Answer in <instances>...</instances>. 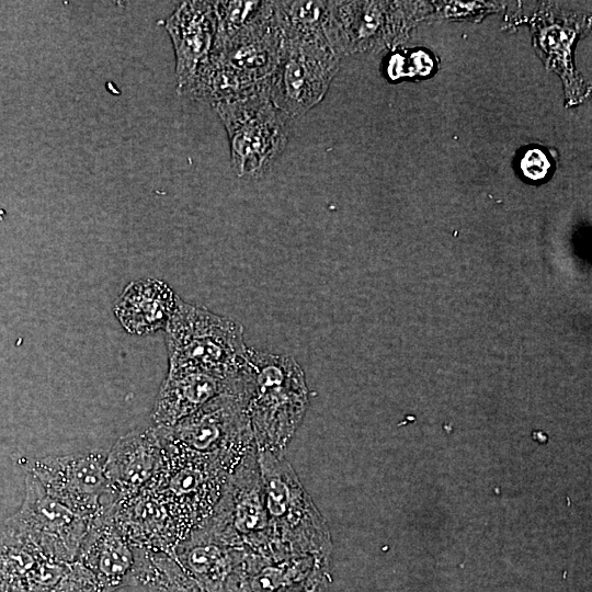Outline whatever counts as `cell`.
<instances>
[{
    "instance_id": "cell-9",
    "label": "cell",
    "mask_w": 592,
    "mask_h": 592,
    "mask_svg": "<svg viewBox=\"0 0 592 592\" xmlns=\"http://www.w3.org/2000/svg\"><path fill=\"white\" fill-rule=\"evenodd\" d=\"M106 458L103 451L46 456L30 463L27 471L50 497L92 517L116 503L110 489Z\"/></svg>"
},
{
    "instance_id": "cell-23",
    "label": "cell",
    "mask_w": 592,
    "mask_h": 592,
    "mask_svg": "<svg viewBox=\"0 0 592 592\" xmlns=\"http://www.w3.org/2000/svg\"><path fill=\"white\" fill-rule=\"evenodd\" d=\"M331 583V574H327L319 582L307 589L305 592H328Z\"/></svg>"
},
{
    "instance_id": "cell-6",
    "label": "cell",
    "mask_w": 592,
    "mask_h": 592,
    "mask_svg": "<svg viewBox=\"0 0 592 592\" xmlns=\"http://www.w3.org/2000/svg\"><path fill=\"white\" fill-rule=\"evenodd\" d=\"M203 523L226 543L270 561H280L269 515L257 449L229 474L212 513Z\"/></svg>"
},
{
    "instance_id": "cell-20",
    "label": "cell",
    "mask_w": 592,
    "mask_h": 592,
    "mask_svg": "<svg viewBox=\"0 0 592 592\" xmlns=\"http://www.w3.org/2000/svg\"><path fill=\"white\" fill-rule=\"evenodd\" d=\"M140 584L149 592H206L169 555L149 551Z\"/></svg>"
},
{
    "instance_id": "cell-18",
    "label": "cell",
    "mask_w": 592,
    "mask_h": 592,
    "mask_svg": "<svg viewBox=\"0 0 592 592\" xmlns=\"http://www.w3.org/2000/svg\"><path fill=\"white\" fill-rule=\"evenodd\" d=\"M337 1H274L283 35L321 37L343 53L335 14Z\"/></svg>"
},
{
    "instance_id": "cell-7",
    "label": "cell",
    "mask_w": 592,
    "mask_h": 592,
    "mask_svg": "<svg viewBox=\"0 0 592 592\" xmlns=\"http://www.w3.org/2000/svg\"><path fill=\"white\" fill-rule=\"evenodd\" d=\"M340 56L325 38L283 35L278 62L269 80L272 102L291 118L306 114L325 98Z\"/></svg>"
},
{
    "instance_id": "cell-2",
    "label": "cell",
    "mask_w": 592,
    "mask_h": 592,
    "mask_svg": "<svg viewBox=\"0 0 592 592\" xmlns=\"http://www.w3.org/2000/svg\"><path fill=\"white\" fill-rule=\"evenodd\" d=\"M264 502L278 560H331L328 525L284 454L258 452Z\"/></svg>"
},
{
    "instance_id": "cell-11",
    "label": "cell",
    "mask_w": 592,
    "mask_h": 592,
    "mask_svg": "<svg viewBox=\"0 0 592 592\" xmlns=\"http://www.w3.org/2000/svg\"><path fill=\"white\" fill-rule=\"evenodd\" d=\"M113 506L92 516L75 559L95 577L104 592L140 584L150 551L134 544L119 530Z\"/></svg>"
},
{
    "instance_id": "cell-10",
    "label": "cell",
    "mask_w": 592,
    "mask_h": 592,
    "mask_svg": "<svg viewBox=\"0 0 592 592\" xmlns=\"http://www.w3.org/2000/svg\"><path fill=\"white\" fill-rule=\"evenodd\" d=\"M162 443V465L149 487L194 528L212 513L231 471L213 459L174 448L163 440Z\"/></svg>"
},
{
    "instance_id": "cell-8",
    "label": "cell",
    "mask_w": 592,
    "mask_h": 592,
    "mask_svg": "<svg viewBox=\"0 0 592 592\" xmlns=\"http://www.w3.org/2000/svg\"><path fill=\"white\" fill-rule=\"evenodd\" d=\"M90 516L80 514L50 497L27 471L20 509L4 526L27 540L43 555L64 561L76 559L88 532Z\"/></svg>"
},
{
    "instance_id": "cell-12",
    "label": "cell",
    "mask_w": 592,
    "mask_h": 592,
    "mask_svg": "<svg viewBox=\"0 0 592 592\" xmlns=\"http://www.w3.org/2000/svg\"><path fill=\"white\" fill-rule=\"evenodd\" d=\"M251 555L209 530L203 522L175 546L171 557L206 592H239Z\"/></svg>"
},
{
    "instance_id": "cell-15",
    "label": "cell",
    "mask_w": 592,
    "mask_h": 592,
    "mask_svg": "<svg viewBox=\"0 0 592 592\" xmlns=\"http://www.w3.org/2000/svg\"><path fill=\"white\" fill-rule=\"evenodd\" d=\"M163 455V443L153 425L121 436L106 458L110 489L116 502L149 486L162 465Z\"/></svg>"
},
{
    "instance_id": "cell-22",
    "label": "cell",
    "mask_w": 592,
    "mask_h": 592,
    "mask_svg": "<svg viewBox=\"0 0 592 592\" xmlns=\"http://www.w3.org/2000/svg\"><path fill=\"white\" fill-rule=\"evenodd\" d=\"M521 168L526 178L542 180L547 174L549 161L543 151L532 149L523 157Z\"/></svg>"
},
{
    "instance_id": "cell-14",
    "label": "cell",
    "mask_w": 592,
    "mask_h": 592,
    "mask_svg": "<svg viewBox=\"0 0 592 592\" xmlns=\"http://www.w3.org/2000/svg\"><path fill=\"white\" fill-rule=\"evenodd\" d=\"M175 58L177 90L181 95L207 62L217 19L214 1H183L164 21Z\"/></svg>"
},
{
    "instance_id": "cell-19",
    "label": "cell",
    "mask_w": 592,
    "mask_h": 592,
    "mask_svg": "<svg viewBox=\"0 0 592 592\" xmlns=\"http://www.w3.org/2000/svg\"><path fill=\"white\" fill-rule=\"evenodd\" d=\"M46 558L8 527L0 528V592H35Z\"/></svg>"
},
{
    "instance_id": "cell-1",
    "label": "cell",
    "mask_w": 592,
    "mask_h": 592,
    "mask_svg": "<svg viewBox=\"0 0 592 592\" xmlns=\"http://www.w3.org/2000/svg\"><path fill=\"white\" fill-rule=\"evenodd\" d=\"M238 382L255 448L284 454L308 407V388L289 355L248 348Z\"/></svg>"
},
{
    "instance_id": "cell-16",
    "label": "cell",
    "mask_w": 592,
    "mask_h": 592,
    "mask_svg": "<svg viewBox=\"0 0 592 592\" xmlns=\"http://www.w3.org/2000/svg\"><path fill=\"white\" fill-rule=\"evenodd\" d=\"M235 376L226 378L190 368L168 369L152 409L151 425H174L226 391Z\"/></svg>"
},
{
    "instance_id": "cell-5",
    "label": "cell",
    "mask_w": 592,
    "mask_h": 592,
    "mask_svg": "<svg viewBox=\"0 0 592 592\" xmlns=\"http://www.w3.org/2000/svg\"><path fill=\"white\" fill-rule=\"evenodd\" d=\"M213 109L226 129L235 174L263 177L287 145L291 118L272 102L269 86Z\"/></svg>"
},
{
    "instance_id": "cell-17",
    "label": "cell",
    "mask_w": 592,
    "mask_h": 592,
    "mask_svg": "<svg viewBox=\"0 0 592 592\" xmlns=\"http://www.w3.org/2000/svg\"><path fill=\"white\" fill-rule=\"evenodd\" d=\"M179 296L162 280L148 277L126 285L114 305V315L130 334L147 335L164 329Z\"/></svg>"
},
{
    "instance_id": "cell-21",
    "label": "cell",
    "mask_w": 592,
    "mask_h": 592,
    "mask_svg": "<svg viewBox=\"0 0 592 592\" xmlns=\"http://www.w3.org/2000/svg\"><path fill=\"white\" fill-rule=\"evenodd\" d=\"M217 39L227 38L261 18L271 1H214Z\"/></svg>"
},
{
    "instance_id": "cell-3",
    "label": "cell",
    "mask_w": 592,
    "mask_h": 592,
    "mask_svg": "<svg viewBox=\"0 0 592 592\" xmlns=\"http://www.w3.org/2000/svg\"><path fill=\"white\" fill-rule=\"evenodd\" d=\"M164 333L169 369H200L229 378L248 351L239 322L180 297Z\"/></svg>"
},
{
    "instance_id": "cell-13",
    "label": "cell",
    "mask_w": 592,
    "mask_h": 592,
    "mask_svg": "<svg viewBox=\"0 0 592 592\" xmlns=\"http://www.w3.org/2000/svg\"><path fill=\"white\" fill-rule=\"evenodd\" d=\"M119 530L136 545L171 556L192 527L158 491L146 487L112 509Z\"/></svg>"
},
{
    "instance_id": "cell-4",
    "label": "cell",
    "mask_w": 592,
    "mask_h": 592,
    "mask_svg": "<svg viewBox=\"0 0 592 592\" xmlns=\"http://www.w3.org/2000/svg\"><path fill=\"white\" fill-rule=\"evenodd\" d=\"M155 428L168 445L213 459L229 471L257 449L237 374L226 391L194 413L172 426Z\"/></svg>"
}]
</instances>
